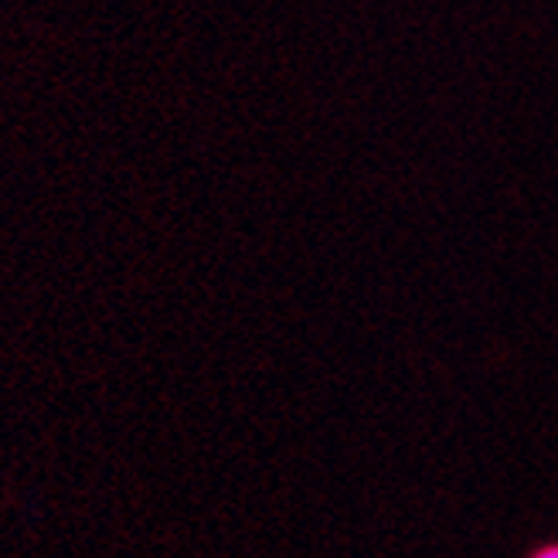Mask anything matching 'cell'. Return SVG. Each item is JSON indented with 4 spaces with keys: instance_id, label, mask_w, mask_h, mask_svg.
Wrapping results in <instances>:
<instances>
[{
    "instance_id": "cell-1",
    "label": "cell",
    "mask_w": 558,
    "mask_h": 558,
    "mask_svg": "<svg viewBox=\"0 0 558 558\" xmlns=\"http://www.w3.org/2000/svg\"><path fill=\"white\" fill-rule=\"evenodd\" d=\"M538 558H558V551H548V555H538Z\"/></svg>"
}]
</instances>
